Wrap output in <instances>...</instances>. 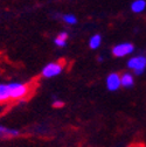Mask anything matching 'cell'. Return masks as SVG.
<instances>
[{"label": "cell", "instance_id": "cell-1", "mask_svg": "<svg viewBox=\"0 0 146 147\" xmlns=\"http://www.w3.org/2000/svg\"><path fill=\"white\" fill-rule=\"evenodd\" d=\"M9 89H11V99H21L26 97L29 92V86L25 83H19V82L9 83Z\"/></svg>", "mask_w": 146, "mask_h": 147}, {"label": "cell", "instance_id": "cell-13", "mask_svg": "<svg viewBox=\"0 0 146 147\" xmlns=\"http://www.w3.org/2000/svg\"><path fill=\"white\" fill-rule=\"evenodd\" d=\"M63 104H64V103H63L61 99H54V102H53V106H54V107H62Z\"/></svg>", "mask_w": 146, "mask_h": 147}, {"label": "cell", "instance_id": "cell-12", "mask_svg": "<svg viewBox=\"0 0 146 147\" xmlns=\"http://www.w3.org/2000/svg\"><path fill=\"white\" fill-rule=\"evenodd\" d=\"M62 20L67 25H76L77 24V18L74 14H63L62 15Z\"/></svg>", "mask_w": 146, "mask_h": 147}, {"label": "cell", "instance_id": "cell-8", "mask_svg": "<svg viewBox=\"0 0 146 147\" xmlns=\"http://www.w3.org/2000/svg\"><path fill=\"white\" fill-rule=\"evenodd\" d=\"M120 82H122V86L124 88H132L135 84V78L133 75L129 72H125L120 76Z\"/></svg>", "mask_w": 146, "mask_h": 147}, {"label": "cell", "instance_id": "cell-4", "mask_svg": "<svg viewBox=\"0 0 146 147\" xmlns=\"http://www.w3.org/2000/svg\"><path fill=\"white\" fill-rule=\"evenodd\" d=\"M135 50V46L130 42H123L118 43L112 48V55L116 57H124L127 55L132 54Z\"/></svg>", "mask_w": 146, "mask_h": 147}, {"label": "cell", "instance_id": "cell-5", "mask_svg": "<svg viewBox=\"0 0 146 147\" xmlns=\"http://www.w3.org/2000/svg\"><path fill=\"white\" fill-rule=\"evenodd\" d=\"M105 84H106V89L109 91H117L122 86L120 76L118 75L117 72H111L110 75L106 77Z\"/></svg>", "mask_w": 146, "mask_h": 147}, {"label": "cell", "instance_id": "cell-7", "mask_svg": "<svg viewBox=\"0 0 146 147\" xmlns=\"http://www.w3.org/2000/svg\"><path fill=\"white\" fill-rule=\"evenodd\" d=\"M11 99L9 84H0V103H6Z\"/></svg>", "mask_w": 146, "mask_h": 147}, {"label": "cell", "instance_id": "cell-3", "mask_svg": "<svg viewBox=\"0 0 146 147\" xmlns=\"http://www.w3.org/2000/svg\"><path fill=\"white\" fill-rule=\"evenodd\" d=\"M63 70V65L59 62H50L48 64H46L41 71V75L45 78H51V77H55L57 75L62 72Z\"/></svg>", "mask_w": 146, "mask_h": 147}, {"label": "cell", "instance_id": "cell-9", "mask_svg": "<svg viewBox=\"0 0 146 147\" xmlns=\"http://www.w3.org/2000/svg\"><path fill=\"white\" fill-rule=\"evenodd\" d=\"M146 8V1L145 0H135L131 4V11L133 13H141Z\"/></svg>", "mask_w": 146, "mask_h": 147}, {"label": "cell", "instance_id": "cell-11", "mask_svg": "<svg viewBox=\"0 0 146 147\" xmlns=\"http://www.w3.org/2000/svg\"><path fill=\"white\" fill-rule=\"evenodd\" d=\"M102 45V36L99 34H95L89 40V47L91 49H97Z\"/></svg>", "mask_w": 146, "mask_h": 147}, {"label": "cell", "instance_id": "cell-6", "mask_svg": "<svg viewBox=\"0 0 146 147\" xmlns=\"http://www.w3.org/2000/svg\"><path fill=\"white\" fill-rule=\"evenodd\" d=\"M20 136V131L16 128H11L4 125H0V139H12Z\"/></svg>", "mask_w": 146, "mask_h": 147}, {"label": "cell", "instance_id": "cell-14", "mask_svg": "<svg viewBox=\"0 0 146 147\" xmlns=\"http://www.w3.org/2000/svg\"><path fill=\"white\" fill-rule=\"evenodd\" d=\"M98 61H99V62H102V61H103V59H102V56H99V57H98Z\"/></svg>", "mask_w": 146, "mask_h": 147}, {"label": "cell", "instance_id": "cell-10", "mask_svg": "<svg viewBox=\"0 0 146 147\" xmlns=\"http://www.w3.org/2000/svg\"><path fill=\"white\" fill-rule=\"evenodd\" d=\"M67 40H68V33L67 32H61L55 39H54V43L57 47L62 48L67 45Z\"/></svg>", "mask_w": 146, "mask_h": 147}, {"label": "cell", "instance_id": "cell-2", "mask_svg": "<svg viewBox=\"0 0 146 147\" xmlns=\"http://www.w3.org/2000/svg\"><path fill=\"white\" fill-rule=\"evenodd\" d=\"M127 68L131 69L135 75H141L146 69V57L144 56H135L127 61Z\"/></svg>", "mask_w": 146, "mask_h": 147}]
</instances>
